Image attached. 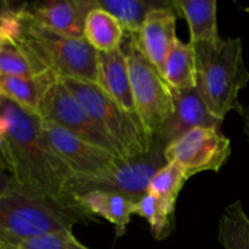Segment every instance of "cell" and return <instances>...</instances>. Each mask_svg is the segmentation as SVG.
<instances>
[{
  "mask_svg": "<svg viewBox=\"0 0 249 249\" xmlns=\"http://www.w3.org/2000/svg\"><path fill=\"white\" fill-rule=\"evenodd\" d=\"M0 135L6 141L10 175L17 186L58 201H77L67 194L74 175L51 148L40 117L2 96Z\"/></svg>",
  "mask_w": 249,
  "mask_h": 249,
  "instance_id": "cell-1",
  "label": "cell"
},
{
  "mask_svg": "<svg viewBox=\"0 0 249 249\" xmlns=\"http://www.w3.org/2000/svg\"><path fill=\"white\" fill-rule=\"evenodd\" d=\"M95 216L78 201H58L15 185L0 196V246L88 225Z\"/></svg>",
  "mask_w": 249,
  "mask_h": 249,
  "instance_id": "cell-2",
  "label": "cell"
},
{
  "mask_svg": "<svg viewBox=\"0 0 249 249\" xmlns=\"http://www.w3.org/2000/svg\"><path fill=\"white\" fill-rule=\"evenodd\" d=\"M196 61V89L209 111L224 121L229 112L242 113L238 96L247 87L249 72L241 38H219L192 44Z\"/></svg>",
  "mask_w": 249,
  "mask_h": 249,
  "instance_id": "cell-3",
  "label": "cell"
},
{
  "mask_svg": "<svg viewBox=\"0 0 249 249\" xmlns=\"http://www.w3.org/2000/svg\"><path fill=\"white\" fill-rule=\"evenodd\" d=\"M22 32L15 43L38 74L51 72L58 79H74L96 84L97 51L85 39L71 38L40 26L23 12Z\"/></svg>",
  "mask_w": 249,
  "mask_h": 249,
  "instance_id": "cell-4",
  "label": "cell"
},
{
  "mask_svg": "<svg viewBox=\"0 0 249 249\" xmlns=\"http://www.w3.org/2000/svg\"><path fill=\"white\" fill-rule=\"evenodd\" d=\"M62 82L97 125L117 143L125 162L150 152L153 140L138 113L122 108L96 84L74 79Z\"/></svg>",
  "mask_w": 249,
  "mask_h": 249,
  "instance_id": "cell-5",
  "label": "cell"
},
{
  "mask_svg": "<svg viewBox=\"0 0 249 249\" xmlns=\"http://www.w3.org/2000/svg\"><path fill=\"white\" fill-rule=\"evenodd\" d=\"M122 48L128 60L136 113L153 140L158 129L174 112L172 89L140 50L135 34L125 33Z\"/></svg>",
  "mask_w": 249,
  "mask_h": 249,
  "instance_id": "cell-6",
  "label": "cell"
},
{
  "mask_svg": "<svg viewBox=\"0 0 249 249\" xmlns=\"http://www.w3.org/2000/svg\"><path fill=\"white\" fill-rule=\"evenodd\" d=\"M167 164L164 150L153 143L148 153L126 162H118L92 177H73L67 194L75 199L89 191H106L122 195L138 202L147 194L156 173Z\"/></svg>",
  "mask_w": 249,
  "mask_h": 249,
  "instance_id": "cell-7",
  "label": "cell"
},
{
  "mask_svg": "<svg viewBox=\"0 0 249 249\" xmlns=\"http://www.w3.org/2000/svg\"><path fill=\"white\" fill-rule=\"evenodd\" d=\"M38 116L67 129L82 140L102 147L124 160L117 143L100 128L83 105L73 96L63 82L53 83L41 101ZM125 162V160H124Z\"/></svg>",
  "mask_w": 249,
  "mask_h": 249,
  "instance_id": "cell-8",
  "label": "cell"
},
{
  "mask_svg": "<svg viewBox=\"0 0 249 249\" xmlns=\"http://www.w3.org/2000/svg\"><path fill=\"white\" fill-rule=\"evenodd\" d=\"M231 151V140L220 128H195L167 146L164 157L181 165L189 180L202 172H219Z\"/></svg>",
  "mask_w": 249,
  "mask_h": 249,
  "instance_id": "cell-9",
  "label": "cell"
},
{
  "mask_svg": "<svg viewBox=\"0 0 249 249\" xmlns=\"http://www.w3.org/2000/svg\"><path fill=\"white\" fill-rule=\"evenodd\" d=\"M44 135L51 148L74 177H92L118 162H124L109 151L91 145L67 129L41 119Z\"/></svg>",
  "mask_w": 249,
  "mask_h": 249,
  "instance_id": "cell-10",
  "label": "cell"
},
{
  "mask_svg": "<svg viewBox=\"0 0 249 249\" xmlns=\"http://www.w3.org/2000/svg\"><path fill=\"white\" fill-rule=\"evenodd\" d=\"M172 92L174 112L153 136V143L164 150L195 128H221L224 121L216 118L209 111L196 88L189 90L172 89Z\"/></svg>",
  "mask_w": 249,
  "mask_h": 249,
  "instance_id": "cell-11",
  "label": "cell"
},
{
  "mask_svg": "<svg viewBox=\"0 0 249 249\" xmlns=\"http://www.w3.org/2000/svg\"><path fill=\"white\" fill-rule=\"evenodd\" d=\"M95 7L96 0H46L22 4L24 14L34 22L77 39H84L85 18Z\"/></svg>",
  "mask_w": 249,
  "mask_h": 249,
  "instance_id": "cell-12",
  "label": "cell"
},
{
  "mask_svg": "<svg viewBox=\"0 0 249 249\" xmlns=\"http://www.w3.org/2000/svg\"><path fill=\"white\" fill-rule=\"evenodd\" d=\"M177 10L172 6L151 11L138 34L136 41L147 60L163 73L168 53L177 39Z\"/></svg>",
  "mask_w": 249,
  "mask_h": 249,
  "instance_id": "cell-13",
  "label": "cell"
},
{
  "mask_svg": "<svg viewBox=\"0 0 249 249\" xmlns=\"http://www.w3.org/2000/svg\"><path fill=\"white\" fill-rule=\"evenodd\" d=\"M96 85L122 108L136 113L128 60L122 46L111 53H97Z\"/></svg>",
  "mask_w": 249,
  "mask_h": 249,
  "instance_id": "cell-14",
  "label": "cell"
},
{
  "mask_svg": "<svg viewBox=\"0 0 249 249\" xmlns=\"http://www.w3.org/2000/svg\"><path fill=\"white\" fill-rule=\"evenodd\" d=\"M75 199L94 216L109 221L114 226L117 237L125 235L131 215L135 214L136 202L113 192L89 191Z\"/></svg>",
  "mask_w": 249,
  "mask_h": 249,
  "instance_id": "cell-15",
  "label": "cell"
},
{
  "mask_svg": "<svg viewBox=\"0 0 249 249\" xmlns=\"http://www.w3.org/2000/svg\"><path fill=\"white\" fill-rule=\"evenodd\" d=\"M57 80L58 78L51 72L32 77L0 75V91L2 96L38 116L44 96Z\"/></svg>",
  "mask_w": 249,
  "mask_h": 249,
  "instance_id": "cell-16",
  "label": "cell"
},
{
  "mask_svg": "<svg viewBox=\"0 0 249 249\" xmlns=\"http://www.w3.org/2000/svg\"><path fill=\"white\" fill-rule=\"evenodd\" d=\"M216 0H174L178 14L186 18L190 29V43L218 40Z\"/></svg>",
  "mask_w": 249,
  "mask_h": 249,
  "instance_id": "cell-17",
  "label": "cell"
},
{
  "mask_svg": "<svg viewBox=\"0 0 249 249\" xmlns=\"http://www.w3.org/2000/svg\"><path fill=\"white\" fill-rule=\"evenodd\" d=\"M123 27L109 12L97 6L88 14L84 24V39L97 53H111L123 44Z\"/></svg>",
  "mask_w": 249,
  "mask_h": 249,
  "instance_id": "cell-18",
  "label": "cell"
},
{
  "mask_svg": "<svg viewBox=\"0 0 249 249\" xmlns=\"http://www.w3.org/2000/svg\"><path fill=\"white\" fill-rule=\"evenodd\" d=\"M163 78L174 90H189L196 88V61L191 43L175 39L162 73Z\"/></svg>",
  "mask_w": 249,
  "mask_h": 249,
  "instance_id": "cell-19",
  "label": "cell"
},
{
  "mask_svg": "<svg viewBox=\"0 0 249 249\" xmlns=\"http://www.w3.org/2000/svg\"><path fill=\"white\" fill-rule=\"evenodd\" d=\"M174 0H96L97 6L116 17L129 34H138L151 11L172 6Z\"/></svg>",
  "mask_w": 249,
  "mask_h": 249,
  "instance_id": "cell-20",
  "label": "cell"
},
{
  "mask_svg": "<svg viewBox=\"0 0 249 249\" xmlns=\"http://www.w3.org/2000/svg\"><path fill=\"white\" fill-rule=\"evenodd\" d=\"M219 242L224 249H249V216L241 201L229 204L219 220Z\"/></svg>",
  "mask_w": 249,
  "mask_h": 249,
  "instance_id": "cell-21",
  "label": "cell"
},
{
  "mask_svg": "<svg viewBox=\"0 0 249 249\" xmlns=\"http://www.w3.org/2000/svg\"><path fill=\"white\" fill-rule=\"evenodd\" d=\"M174 213V211L148 192L136 202L135 206V214L147 221L151 233L157 241L165 240L173 232Z\"/></svg>",
  "mask_w": 249,
  "mask_h": 249,
  "instance_id": "cell-22",
  "label": "cell"
},
{
  "mask_svg": "<svg viewBox=\"0 0 249 249\" xmlns=\"http://www.w3.org/2000/svg\"><path fill=\"white\" fill-rule=\"evenodd\" d=\"M187 181L185 170L175 162H168L152 178L147 192L175 212L178 196Z\"/></svg>",
  "mask_w": 249,
  "mask_h": 249,
  "instance_id": "cell-23",
  "label": "cell"
},
{
  "mask_svg": "<svg viewBox=\"0 0 249 249\" xmlns=\"http://www.w3.org/2000/svg\"><path fill=\"white\" fill-rule=\"evenodd\" d=\"M0 249H90L74 237L72 231L53 232L27 238L11 245H2Z\"/></svg>",
  "mask_w": 249,
  "mask_h": 249,
  "instance_id": "cell-24",
  "label": "cell"
},
{
  "mask_svg": "<svg viewBox=\"0 0 249 249\" xmlns=\"http://www.w3.org/2000/svg\"><path fill=\"white\" fill-rule=\"evenodd\" d=\"M38 72L26 53L12 44H2L0 53V75L32 77Z\"/></svg>",
  "mask_w": 249,
  "mask_h": 249,
  "instance_id": "cell-25",
  "label": "cell"
},
{
  "mask_svg": "<svg viewBox=\"0 0 249 249\" xmlns=\"http://www.w3.org/2000/svg\"><path fill=\"white\" fill-rule=\"evenodd\" d=\"M22 32L21 5L0 4V43L15 45Z\"/></svg>",
  "mask_w": 249,
  "mask_h": 249,
  "instance_id": "cell-26",
  "label": "cell"
},
{
  "mask_svg": "<svg viewBox=\"0 0 249 249\" xmlns=\"http://www.w3.org/2000/svg\"><path fill=\"white\" fill-rule=\"evenodd\" d=\"M0 172H4L10 175V160L9 152H7L6 141L0 135ZM11 177V175H10Z\"/></svg>",
  "mask_w": 249,
  "mask_h": 249,
  "instance_id": "cell-27",
  "label": "cell"
},
{
  "mask_svg": "<svg viewBox=\"0 0 249 249\" xmlns=\"http://www.w3.org/2000/svg\"><path fill=\"white\" fill-rule=\"evenodd\" d=\"M15 181L9 174L4 172H0V196L5 192L10 191L12 187H15Z\"/></svg>",
  "mask_w": 249,
  "mask_h": 249,
  "instance_id": "cell-28",
  "label": "cell"
},
{
  "mask_svg": "<svg viewBox=\"0 0 249 249\" xmlns=\"http://www.w3.org/2000/svg\"><path fill=\"white\" fill-rule=\"evenodd\" d=\"M241 116H242L243 122H245V133L249 140V105L247 107H243V111L241 113Z\"/></svg>",
  "mask_w": 249,
  "mask_h": 249,
  "instance_id": "cell-29",
  "label": "cell"
},
{
  "mask_svg": "<svg viewBox=\"0 0 249 249\" xmlns=\"http://www.w3.org/2000/svg\"><path fill=\"white\" fill-rule=\"evenodd\" d=\"M1 50H2V44L0 43V53H1Z\"/></svg>",
  "mask_w": 249,
  "mask_h": 249,
  "instance_id": "cell-30",
  "label": "cell"
},
{
  "mask_svg": "<svg viewBox=\"0 0 249 249\" xmlns=\"http://www.w3.org/2000/svg\"><path fill=\"white\" fill-rule=\"evenodd\" d=\"M2 99V94H1V91H0V100Z\"/></svg>",
  "mask_w": 249,
  "mask_h": 249,
  "instance_id": "cell-31",
  "label": "cell"
}]
</instances>
